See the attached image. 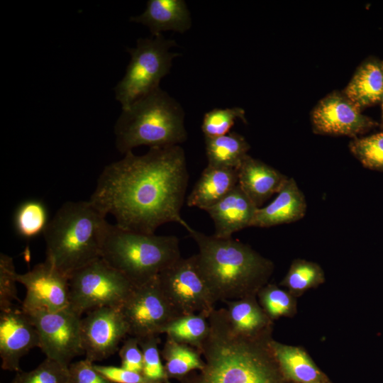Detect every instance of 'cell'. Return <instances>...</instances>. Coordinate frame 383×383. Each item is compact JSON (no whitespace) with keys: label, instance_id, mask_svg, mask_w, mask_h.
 I'll return each mask as SVG.
<instances>
[{"label":"cell","instance_id":"cell-35","mask_svg":"<svg viewBox=\"0 0 383 383\" xmlns=\"http://www.w3.org/2000/svg\"><path fill=\"white\" fill-rule=\"evenodd\" d=\"M121 367L133 372L142 373L143 357L138 339L129 336L123 342L118 350Z\"/></svg>","mask_w":383,"mask_h":383},{"label":"cell","instance_id":"cell-28","mask_svg":"<svg viewBox=\"0 0 383 383\" xmlns=\"http://www.w3.org/2000/svg\"><path fill=\"white\" fill-rule=\"evenodd\" d=\"M210 332L209 317L202 313L184 315L165 330L167 336L200 350Z\"/></svg>","mask_w":383,"mask_h":383},{"label":"cell","instance_id":"cell-10","mask_svg":"<svg viewBox=\"0 0 383 383\" xmlns=\"http://www.w3.org/2000/svg\"><path fill=\"white\" fill-rule=\"evenodd\" d=\"M120 311L128 327V335L141 338L165 333L182 315L162 292L157 277L135 286Z\"/></svg>","mask_w":383,"mask_h":383},{"label":"cell","instance_id":"cell-19","mask_svg":"<svg viewBox=\"0 0 383 383\" xmlns=\"http://www.w3.org/2000/svg\"><path fill=\"white\" fill-rule=\"evenodd\" d=\"M130 20L146 26L152 36L167 30L184 33L192 26L190 13L183 0H149L144 12Z\"/></svg>","mask_w":383,"mask_h":383},{"label":"cell","instance_id":"cell-17","mask_svg":"<svg viewBox=\"0 0 383 383\" xmlns=\"http://www.w3.org/2000/svg\"><path fill=\"white\" fill-rule=\"evenodd\" d=\"M238 185L257 208L277 194L288 177L248 155L237 169Z\"/></svg>","mask_w":383,"mask_h":383},{"label":"cell","instance_id":"cell-12","mask_svg":"<svg viewBox=\"0 0 383 383\" xmlns=\"http://www.w3.org/2000/svg\"><path fill=\"white\" fill-rule=\"evenodd\" d=\"M312 131L318 135L360 137L379 126L362 113L342 91H333L322 98L311 111Z\"/></svg>","mask_w":383,"mask_h":383},{"label":"cell","instance_id":"cell-22","mask_svg":"<svg viewBox=\"0 0 383 383\" xmlns=\"http://www.w3.org/2000/svg\"><path fill=\"white\" fill-rule=\"evenodd\" d=\"M238 184L237 170L207 165L187 199L189 207L206 211Z\"/></svg>","mask_w":383,"mask_h":383},{"label":"cell","instance_id":"cell-7","mask_svg":"<svg viewBox=\"0 0 383 383\" xmlns=\"http://www.w3.org/2000/svg\"><path fill=\"white\" fill-rule=\"evenodd\" d=\"M175 41L162 35L139 38L136 47L128 49L131 60L123 79L114 88L116 99L128 108L135 100L157 89L179 53L170 51Z\"/></svg>","mask_w":383,"mask_h":383},{"label":"cell","instance_id":"cell-9","mask_svg":"<svg viewBox=\"0 0 383 383\" xmlns=\"http://www.w3.org/2000/svg\"><path fill=\"white\" fill-rule=\"evenodd\" d=\"M162 292L182 315L210 316L216 302L198 266L196 255L180 257L157 276Z\"/></svg>","mask_w":383,"mask_h":383},{"label":"cell","instance_id":"cell-27","mask_svg":"<svg viewBox=\"0 0 383 383\" xmlns=\"http://www.w3.org/2000/svg\"><path fill=\"white\" fill-rule=\"evenodd\" d=\"M324 282V271L318 263L303 259H295L291 263L279 285L286 288L294 296L297 297Z\"/></svg>","mask_w":383,"mask_h":383},{"label":"cell","instance_id":"cell-3","mask_svg":"<svg viewBox=\"0 0 383 383\" xmlns=\"http://www.w3.org/2000/svg\"><path fill=\"white\" fill-rule=\"evenodd\" d=\"M183 227L198 245V266L216 301L257 296L268 283L274 264L249 245Z\"/></svg>","mask_w":383,"mask_h":383},{"label":"cell","instance_id":"cell-26","mask_svg":"<svg viewBox=\"0 0 383 383\" xmlns=\"http://www.w3.org/2000/svg\"><path fill=\"white\" fill-rule=\"evenodd\" d=\"M49 221L47 207L38 199L23 201L16 209L13 216V226L16 233L28 240L43 234Z\"/></svg>","mask_w":383,"mask_h":383},{"label":"cell","instance_id":"cell-38","mask_svg":"<svg viewBox=\"0 0 383 383\" xmlns=\"http://www.w3.org/2000/svg\"><path fill=\"white\" fill-rule=\"evenodd\" d=\"M380 103L382 104V118H381L379 127H380L381 131H383V96Z\"/></svg>","mask_w":383,"mask_h":383},{"label":"cell","instance_id":"cell-1","mask_svg":"<svg viewBox=\"0 0 383 383\" xmlns=\"http://www.w3.org/2000/svg\"><path fill=\"white\" fill-rule=\"evenodd\" d=\"M188 180L179 145L150 148L142 155L131 151L104 168L89 200L118 226L155 233L165 223H186L180 212Z\"/></svg>","mask_w":383,"mask_h":383},{"label":"cell","instance_id":"cell-32","mask_svg":"<svg viewBox=\"0 0 383 383\" xmlns=\"http://www.w3.org/2000/svg\"><path fill=\"white\" fill-rule=\"evenodd\" d=\"M237 119L247 122L245 111L240 107L213 109L204 114L201 131L205 138L222 136L230 133Z\"/></svg>","mask_w":383,"mask_h":383},{"label":"cell","instance_id":"cell-11","mask_svg":"<svg viewBox=\"0 0 383 383\" xmlns=\"http://www.w3.org/2000/svg\"><path fill=\"white\" fill-rule=\"evenodd\" d=\"M26 313L37 330L39 348L46 357L69 366L74 357L84 354L81 338L82 316L69 306L55 311Z\"/></svg>","mask_w":383,"mask_h":383},{"label":"cell","instance_id":"cell-2","mask_svg":"<svg viewBox=\"0 0 383 383\" xmlns=\"http://www.w3.org/2000/svg\"><path fill=\"white\" fill-rule=\"evenodd\" d=\"M210 332L200 352L204 367L191 372L180 383H285L272 353V329L255 336L235 331L226 309L209 316Z\"/></svg>","mask_w":383,"mask_h":383},{"label":"cell","instance_id":"cell-21","mask_svg":"<svg viewBox=\"0 0 383 383\" xmlns=\"http://www.w3.org/2000/svg\"><path fill=\"white\" fill-rule=\"evenodd\" d=\"M270 345L286 381L294 383H319L328 378L303 348L286 345L272 338Z\"/></svg>","mask_w":383,"mask_h":383},{"label":"cell","instance_id":"cell-29","mask_svg":"<svg viewBox=\"0 0 383 383\" xmlns=\"http://www.w3.org/2000/svg\"><path fill=\"white\" fill-rule=\"evenodd\" d=\"M258 302L267 316L274 321L280 317H292L296 312V297L286 289L267 284L257 294Z\"/></svg>","mask_w":383,"mask_h":383},{"label":"cell","instance_id":"cell-20","mask_svg":"<svg viewBox=\"0 0 383 383\" xmlns=\"http://www.w3.org/2000/svg\"><path fill=\"white\" fill-rule=\"evenodd\" d=\"M343 91L362 111L380 103L383 96V60L373 56L364 60Z\"/></svg>","mask_w":383,"mask_h":383},{"label":"cell","instance_id":"cell-13","mask_svg":"<svg viewBox=\"0 0 383 383\" xmlns=\"http://www.w3.org/2000/svg\"><path fill=\"white\" fill-rule=\"evenodd\" d=\"M128 335L127 323L119 309H93L81 319V338L85 359L94 363L105 360L119 350Z\"/></svg>","mask_w":383,"mask_h":383},{"label":"cell","instance_id":"cell-23","mask_svg":"<svg viewBox=\"0 0 383 383\" xmlns=\"http://www.w3.org/2000/svg\"><path fill=\"white\" fill-rule=\"evenodd\" d=\"M224 302L228 320L237 333L255 336L272 328V321L257 301L256 296Z\"/></svg>","mask_w":383,"mask_h":383},{"label":"cell","instance_id":"cell-36","mask_svg":"<svg viewBox=\"0 0 383 383\" xmlns=\"http://www.w3.org/2000/svg\"><path fill=\"white\" fill-rule=\"evenodd\" d=\"M70 383H113L94 367V363L81 360L69 365Z\"/></svg>","mask_w":383,"mask_h":383},{"label":"cell","instance_id":"cell-14","mask_svg":"<svg viewBox=\"0 0 383 383\" xmlns=\"http://www.w3.org/2000/svg\"><path fill=\"white\" fill-rule=\"evenodd\" d=\"M17 281L26 290L21 306L25 312L55 311L70 305L69 277L46 259L35 265L31 270L18 273Z\"/></svg>","mask_w":383,"mask_h":383},{"label":"cell","instance_id":"cell-37","mask_svg":"<svg viewBox=\"0 0 383 383\" xmlns=\"http://www.w3.org/2000/svg\"><path fill=\"white\" fill-rule=\"evenodd\" d=\"M94 367L113 383H160L148 379L140 372L130 371L121 367L94 364Z\"/></svg>","mask_w":383,"mask_h":383},{"label":"cell","instance_id":"cell-16","mask_svg":"<svg viewBox=\"0 0 383 383\" xmlns=\"http://www.w3.org/2000/svg\"><path fill=\"white\" fill-rule=\"evenodd\" d=\"M257 209L238 184L222 199L205 211L214 223L213 235L219 238H230L234 233L251 226Z\"/></svg>","mask_w":383,"mask_h":383},{"label":"cell","instance_id":"cell-15","mask_svg":"<svg viewBox=\"0 0 383 383\" xmlns=\"http://www.w3.org/2000/svg\"><path fill=\"white\" fill-rule=\"evenodd\" d=\"M0 357L1 368L21 371L20 360L31 349L39 348L37 330L28 315L13 305L0 310Z\"/></svg>","mask_w":383,"mask_h":383},{"label":"cell","instance_id":"cell-34","mask_svg":"<svg viewBox=\"0 0 383 383\" xmlns=\"http://www.w3.org/2000/svg\"><path fill=\"white\" fill-rule=\"evenodd\" d=\"M17 274L13 258L5 254H0V310L13 305L14 300L18 301L17 296Z\"/></svg>","mask_w":383,"mask_h":383},{"label":"cell","instance_id":"cell-18","mask_svg":"<svg viewBox=\"0 0 383 383\" xmlns=\"http://www.w3.org/2000/svg\"><path fill=\"white\" fill-rule=\"evenodd\" d=\"M306 210L303 192L296 180L289 177L274 200L256 210L251 226L269 228L296 222L304 217Z\"/></svg>","mask_w":383,"mask_h":383},{"label":"cell","instance_id":"cell-25","mask_svg":"<svg viewBox=\"0 0 383 383\" xmlns=\"http://www.w3.org/2000/svg\"><path fill=\"white\" fill-rule=\"evenodd\" d=\"M165 360V369L168 378L181 380L195 370H201L205 365L199 350L175 341L167 336L160 351Z\"/></svg>","mask_w":383,"mask_h":383},{"label":"cell","instance_id":"cell-24","mask_svg":"<svg viewBox=\"0 0 383 383\" xmlns=\"http://www.w3.org/2000/svg\"><path fill=\"white\" fill-rule=\"evenodd\" d=\"M207 165L237 170L248 155L250 146L240 134L230 132L226 135L205 138Z\"/></svg>","mask_w":383,"mask_h":383},{"label":"cell","instance_id":"cell-4","mask_svg":"<svg viewBox=\"0 0 383 383\" xmlns=\"http://www.w3.org/2000/svg\"><path fill=\"white\" fill-rule=\"evenodd\" d=\"M106 217L90 200L65 202L43 234L46 260L70 277L77 270L101 257L109 225Z\"/></svg>","mask_w":383,"mask_h":383},{"label":"cell","instance_id":"cell-6","mask_svg":"<svg viewBox=\"0 0 383 383\" xmlns=\"http://www.w3.org/2000/svg\"><path fill=\"white\" fill-rule=\"evenodd\" d=\"M181 257L175 235L140 233L109 223L101 250V257L135 287L156 278Z\"/></svg>","mask_w":383,"mask_h":383},{"label":"cell","instance_id":"cell-39","mask_svg":"<svg viewBox=\"0 0 383 383\" xmlns=\"http://www.w3.org/2000/svg\"><path fill=\"white\" fill-rule=\"evenodd\" d=\"M319 383H331L329 379L327 378L326 379L319 382Z\"/></svg>","mask_w":383,"mask_h":383},{"label":"cell","instance_id":"cell-5","mask_svg":"<svg viewBox=\"0 0 383 383\" xmlns=\"http://www.w3.org/2000/svg\"><path fill=\"white\" fill-rule=\"evenodd\" d=\"M181 105L158 87L122 109L115 127L116 146L126 154L136 147L177 145L187 133Z\"/></svg>","mask_w":383,"mask_h":383},{"label":"cell","instance_id":"cell-31","mask_svg":"<svg viewBox=\"0 0 383 383\" xmlns=\"http://www.w3.org/2000/svg\"><path fill=\"white\" fill-rule=\"evenodd\" d=\"M11 383H70L69 366L46 357L29 372H18Z\"/></svg>","mask_w":383,"mask_h":383},{"label":"cell","instance_id":"cell-8","mask_svg":"<svg viewBox=\"0 0 383 383\" xmlns=\"http://www.w3.org/2000/svg\"><path fill=\"white\" fill-rule=\"evenodd\" d=\"M70 305L82 316L101 307L119 309L135 286L121 272L99 257L69 277Z\"/></svg>","mask_w":383,"mask_h":383},{"label":"cell","instance_id":"cell-30","mask_svg":"<svg viewBox=\"0 0 383 383\" xmlns=\"http://www.w3.org/2000/svg\"><path fill=\"white\" fill-rule=\"evenodd\" d=\"M351 154L367 169L383 172V131L351 139Z\"/></svg>","mask_w":383,"mask_h":383},{"label":"cell","instance_id":"cell-33","mask_svg":"<svg viewBox=\"0 0 383 383\" xmlns=\"http://www.w3.org/2000/svg\"><path fill=\"white\" fill-rule=\"evenodd\" d=\"M143 357L142 374L148 379L160 383H170L160 359L159 335L138 338Z\"/></svg>","mask_w":383,"mask_h":383}]
</instances>
